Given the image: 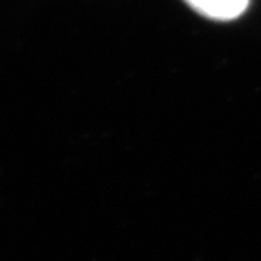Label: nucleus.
<instances>
[{
	"label": "nucleus",
	"instance_id": "f257e3e1",
	"mask_svg": "<svg viewBox=\"0 0 261 261\" xmlns=\"http://www.w3.org/2000/svg\"><path fill=\"white\" fill-rule=\"evenodd\" d=\"M192 9L212 20H234L249 8V0H185Z\"/></svg>",
	"mask_w": 261,
	"mask_h": 261
}]
</instances>
